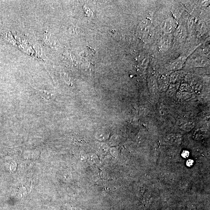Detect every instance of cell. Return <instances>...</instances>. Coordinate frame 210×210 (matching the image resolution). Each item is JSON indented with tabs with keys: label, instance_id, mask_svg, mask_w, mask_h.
Returning <instances> with one entry per match:
<instances>
[{
	"label": "cell",
	"instance_id": "1",
	"mask_svg": "<svg viewBox=\"0 0 210 210\" xmlns=\"http://www.w3.org/2000/svg\"><path fill=\"white\" fill-rule=\"evenodd\" d=\"M177 28V22L173 18L167 19L165 20L162 24V29L166 34L173 32L175 31Z\"/></svg>",
	"mask_w": 210,
	"mask_h": 210
},
{
	"label": "cell",
	"instance_id": "2",
	"mask_svg": "<svg viewBox=\"0 0 210 210\" xmlns=\"http://www.w3.org/2000/svg\"><path fill=\"white\" fill-rule=\"evenodd\" d=\"M151 23L149 20L146 19L140 23L139 27V34L143 39H146L149 37L150 34Z\"/></svg>",
	"mask_w": 210,
	"mask_h": 210
},
{
	"label": "cell",
	"instance_id": "3",
	"mask_svg": "<svg viewBox=\"0 0 210 210\" xmlns=\"http://www.w3.org/2000/svg\"><path fill=\"white\" fill-rule=\"evenodd\" d=\"M175 31V36L177 41L182 42L185 40L187 36V31L185 27L183 26H179Z\"/></svg>",
	"mask_w": 210,
	"mask_h": 210
},
{
	"label": "cell",
	"instance_id": "4",
	"mask_svg": "<svg viewBox=\"0 0 210 210\" xmlns=\"http://www.w3.org/2000/svg\"><path fill=\"white\" fill-rule=\"evenodd\" d=\"M192 64L195 67H205L209 64V61L206 56H199L193 60Z\"/></svg>",
	"mask_w": 210,
	"mask_h": 210
},
{
	"label": "cell",
	"instance_id": "5",
	"mask_svg": "<svg viewBox=\"0 0 210 210\" xmlns=\"http://www.w3.org/2000/svg\"><path fill=\"white\" fill-rule=\"evenodd\" d=\"M186 61V58L184 56H180L176 59L174 60L170 65V68L171 70H181L183 67L185 61Z\"/></svg>",
	"mask_w": 210,
	"mask_h": 210
},
{
	"label": "cell",
	"instance_id": "6",
	"mask_svg": "<svg viewBox=\"0 0 210 210\" xmlns=\"http://www.w3.org/2000/svg\"><path fill=\"white\" fill-rule=\"evenodd\" d=\"M171 43V39L169 36L163 37L159 44V48L163 51H165L169 48Z\"/></svg>",
	"mask_w": 210,
	"mask_h": 210
},
{
	"label": "cell",
	"instance_id": "7",
	"mask_svg": "<svg viewBox=\"0 0 210 210\" xmlns=\"http://www.w3.org/2000/svg\"><path fill=\"white\" fill-rule=\"evenodd\" d=\"M195 124L193 121H185L180 124L179 127L181 129L186 131L191 130L194 127Z\"/></svg>",
	"mask_w": 210,
	"mask_h": 210
},
{
	"label": "cell",
	"instance_id": "8",
	"mask_svg": "<svg viewBox=\"0 0 210 210\" xmlns=\"http://www.w3.org/2000/svg\"><path fill=\"white\" fill-rule=\"evenodd\" d=\"M159 84L158 85V87L162 91H165L167 90L169 86V82L168 80L165 77H161L159 80H158Z\"/></svg>",
	"mask_w": 210,
	"mask_h": 210
},
{
	"label": "cell",
	"instance_id": "9",
	"mask_svg": "<svg viewBox=\"0 0 210 210\" xmlns=\"http://www.w3.org/2000/svg\"><path fill=\"white\" fill-rule=\"evenodd\" d=\"M37 91L40 96L46 101H50L52 99L53 95L50 91L42 90H37Z\"/></svg>",
	"mask_w": 210,
	"mask_h": 210
},
{
	"label": "cell",
	"instance_id": "10",
	"mask_svg": "<svg viewBox=\"0 0 210 210\" xmlns=\"http://www.w3.org/2000/svg\"><path fill=\"white\" fill-rule=\"evenodd\" d=\"M191 94L190 92H183L181 91H178L177 94V97L181 100H185L188 99L191 97Z\"/></svg>",
	"mask_w": 210,
	"mask_h": 210
},
{
	"label": "cell",
	"instance_id": "11",
	"mask_svg": "<svg viewBox=\"0 0 210 210\" xmlns=\"http://www.w3.org/2000/svg\"><path fill=\"white\" fill-rule=\"evenodd\" d=\"M149 89L151 90L152 91H156L158 89V84L156 80L154 78H151L149 80Z\"/></svg>",
	"mask_w": 210,
	"mask_h": 210
},
{
	"label": "cell",
	"instance_id": "12",
	"mask_svg": "<svg viewBox=\"0 0 210 210\" xmlns=\"http://www.w3.org/2000/svg\"><path fill=\"white\" fill-rule=\"evenodd\" d=\"M181 75L179 72H176L169 77V81L172 83H174L176 81L181 77Z\"/></svg>",
	"mask_w": 210,
	"mask_h": 210
},
{
	"label": "cell",
	"instance_id": "13",
	"mask_svg": "<svg viewBox=\"0 0 210 210\" xmlns=\"http://www.w3.org/2000/svg\"><path fill=\"white\" fill-rule=\"evenodd\" d=\"M192 90V88L189 85L186 83H182L180 86V91L187 92H190Z\"/></svg>",
	"mask_w": 210,
	"mask_h": 210
},
{
	"label": "cell",
	"instance_id": "14",
	"mask_svg": "<svg viewBox=\"0 0 210 210\" xmlns=\"http://www.w3.org/2000/svg\"><path fill=\"white\" fill-rule=\"evenodd\" d=\"M197 20L195 18H191L188 22V27L190 29L193 30L196 26Z\"/></svg>",
	"mask_w": 210,
	"mask_h": 210
},
{
	"label": "cell",
	"instance_id": "15",
	"mask_svg": "<svg viewBox=\"0 0 210 210\" xmlns=\"http://www.w3.org/2000/svg\"><path fill=\"white\" fill-rule=\"evenodd\" d=\"M205 28L204 23L202 22H200L197 25V29L198 32L200 33H202L203 32V30Z\"/></svg>",
	"mask_w": 210,
	"mask_h": 210
},
{
	"label": "cell",
	"instance_id": "16",
	"mask_svg": "<svg viewBox=\"0 0 210 210\" xmlns=\"http://www.w3.org/2000/svg\"><path fill=\"white\" fill-rule=\"evenodd\" d=\"M190 153L188 151L184 150L182 153L181 156L184 158H187L189 156Z\"/></svg>",
	"mask_w": 210,
	"mask_h": 210
},
{
	"label": "cell",
	"instance_id": "17",
	"mask_svg": "<svg viewBox=\"0 0 210 210\" xmlns=\"http://www.w3.org/2000/svg\"><path fill=\"white\" fill-rule=\"evenodd\" d=\"M193 163H194V161H193V160L191 159H189L187 161L186 164H187V166L191 167L193 165Z\"/></svg>",
	"mask_w": 210,
	"mask_h": 210
}]
</instances>
